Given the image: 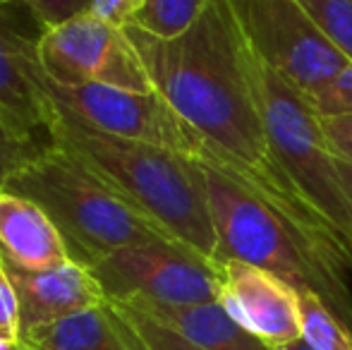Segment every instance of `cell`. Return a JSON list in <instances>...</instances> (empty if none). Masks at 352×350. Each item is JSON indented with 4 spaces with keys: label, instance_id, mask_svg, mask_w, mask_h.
Returning a JSON list of instances; mask_svg holds the SVG:
<instances>
[{
    "label": "cell",
    "instance_id": "29",
    "mask_svg": "<svg viewBox=\"0 0 352 350\" xmlns=\"http://www.w3.org/2000/svg\"><path fill=\"white\" fill-rule=\"evenodd\" d=\"M0 3H8V0H0Z\"/></svg>",
    "mask_w": 352,
    "mask_h": 350
},
{
    "label": "cell",
    "instance_id": "11",
    "mask_svg": "<svg viewBox=\"0 0 352 350\" xmlns=\"http://www.w3.org/2000/svg\"><path fill=\"white\" fill-rule=\"evenodd\" d=\"M41 27L22 0L0 3V116L24 140H48L43 98L27 70Z\"/></svg>",
    "mask_w": 352,
    "mask_h": 350
},
{
    "label": "cell",
    "instance_id": "18",
    "mask_svg": "<svg viewBox=\"0 0 352 350\" xmlns=\"http://www.w3.org/2000/svg\"><path fill=\"white\" fill-rule=\"evenodd\" d=\"M206 5L209 0H144L130 27L158 39H175L201 17Z\"/></svg>",
    "mask_w": 352,
    "mask_h": 350
},
{
    "label": "cell",
    "instance_id": "25",
    "mask_svg": "<svg viewBox=\"0 0 352 350\" xmlns=\"http://www.w3.org/2000/svg\"><path fill=\"white\" fill-rule=\"evenodd\" d=\"M144 0H91L89 14L101 22L116 24V27H130L137 17Z\"/></svg>",
    "mask_w": 352,
    "mask_h": 350
},
{
    "label": "cell",
    "instance_id": "24",
    "mask_svg": "<svg viewBox=\"0 0 352 350\" xmlns=\"http://www.w3.org/2000/svg\"><path fill=\"white\" fill-rule=\"evenodd\" d=\"M0 333L22 343V327H19V303L14 288L8 278V271L0 259Z\"/></svg>",
    "mask_w": 352,
    "mask_h": 350
},
{
    "label": "cell",
    "instance_id": "21",
    "mask_svg": "<svg viewBox=\"0 0 352 350\" xmlns=\"http://www.w3.org/2000/svg\"><path fill=\"white\" fill-rule=\"evenodd\" d=\"M309 103L316 116L321 118L352 113V61Z\"/></svg>",
    "mask_w": 352,
    "mask_h": 350
},
{
    "label": "cell",
    "instance_id": "23",
    "mask_svg": "<svg viewBox=\"0 0 352 350\" xmlns=\"http://www.w3.org/2000/svg\"><path fill=\"white\" fill-rule=\"evenodd\" d=\"M319 125L324 132L326 142H329L331 151L338 159L348 161L352 166V113L345 116H319Z\"/></svg>",
    "mask_w": 352,
    "mask_h": 350
},
{
    "label": "cell",
    "instance_id": "22",
    "mask_svg": "<svg viewBox=\"0 0 352 350\" xmlns=\"http://www.w3.org/2000/svg\"><path fill=\"white\" fill-rule=\"evenodd\" d=\"M41 29L58 27L67 19L89 14L91 0H22Z\"/></svg>",
    "mask_w": 352,
    "mask_h": 350
},
{
    "label": "cell",
    "instance_id": "3",
    "mask_svg": "<svg viewBox=\"0 0 352 350\" xmlns=\"http://www.w3.org/2000/svg\"><path fill=\"white\" fill-rule=\"evenodd\" d=\"M216 230V264L237 259L271 271L295 290L314 293L352 329V293L345 259L300 230L278 209L230 175L199 161Z\"/></svg>",
    "mask_w": 352,
    "mask_h": 350
},
{
    "label": "cell",
    "instance_id": "1",
    "mask_svg": "<svg viewBox=\"0 0 352 350\" xmlns=\"http://www.w3.org/2000/svg\"><path fill=\"white\" fill-rule=\"evenodd\" d=\"M125 32L140 51L153 89L201 140L204 151L197 161L230 175L345 259L324 216L276 154L245 39L228 0H209L201 17L175 39L151 36L137 27H125Z\"/></svg>",
    "mask_w": 352,
    "mask_h": 350
},
{
    "label": "cell",
    "instance_id": "2",
    "mask_svg": "<svg viewBox=\"0 0 352 350\" xmlns=\"http://www.w3.org/2000/svg\"><path fill=\"white\" fill-rule=\"evenodd\" d=\"M41 98L46 135L53 144L135 201L177 243L216 262V230L199 161L146 142L108 135L43 94Z\"/></svg>",
    "mask_w": 352,
    "mask_h": 350
},
{
    "label": "cell",
    "instance_id": "6",
    "mask_svg": "<svg viewBox=\"0 0 352 350\" xmlns=\"http://www.w3.org/2000/svg\"><path fill=\"white\" fill-rule=\"evenodd\" d=\"M27 70L34 87L43 96L72 111L79 120L96 130L122 140L163 146L192 159H199L204 151L197 132L173 111V106L158 91L140 94L106 85H58L38 65L36 43L27 56Z\"/></svg>",
    "mask_w": 352,
    "mask_h": 350
},
{
    "label": "cell",
    "instance_id": "5",
    "mask_svg": "<svg viewBox=\"0 0 352 350\" xmlns=\"http://www.w3.org/2000/svg\"><path fill=\"white\" fill-rule=\"evenodd\" d=\"M247 46V43H245ZM252 80L280 164L319 209L352 269V199L311 103L247 46Z\"/></svg>",
    "mask_w": 352,
    "mask_h": 350
},
{
    "label": "cell",
    "instance_id": "14",
    "mask_svg": "<svg viewBox=\"0 0 352 350\" xmlns=\"http://www.w3.org/2000/svg\"><path fill=\"white\" fill-rule=\"evenodd\" d=\"M127 305L142 309L156 322L166 324L204 350H276L245 327L235 322L218 303L199 305H166L148 300H127Z\"/></svg>",
    "mask_w": 352,
    "mask_h": 350
},
{
    "label": "cell",
    "instance_id": "17",
    "mask_svg": "<svg viewBox=\"0 0 352 350\" xmlns=\"http://www.w3.org/2000/svg\"><path fill=\"white\" fill-rule=\"evenodd\" d=\"M300 293V327L302 338L314 350H352V329L319 295Z\"/></svg>",
    "mask_w": 352,
    "mask_h": 350
},
{
    "label": "cell",
    "instance_id": "8",
    "mask_svg": "<svg viewBox=\"0 0 352 350\" xmlns=\"http://www.w3.org/2000/svg\"><path fill=\"white\" fill-rule=\"evenodd\" d=\"M106 300H148L166 305L216 303L221 293V264L177 243L122 248L94 262Z\"/></svg>",
    "mask_w": 352,
    "mask_h": 350
},
{
    "label": "cell",
    "instance_id": "7",
    "mask_svg": "<svg viewBox=\"0 0 352 350\" xmlns=\"http://www.w3.org/2000/svg\"><path fill=\"white\" fill-rule=\"evenodd\" d=\"M245 43L307 101L348 65L297 0H228Z\"/></svg>",
    "mask_w": 352,
    "mask_h": 350
},
{
    "label": "cell",
    "instance_id": "26",
    "mask_svg": "<svg viewBox=\"0 0 352 350\" xmlns=\"http://www.w3.org/2000/svg\"><path fill=\"white\" fill-rule=\"evenodd\" d=\"M336 164H338L340 177H343V185H345V190H348V195H350V199H352V166L348 164V161L338 159V156H336Z\"/></svg>",
    "mask_w": 352,
    "mask_h": 350
},
{
    "label": "cell",
    "instance_id": "16",
    "mask_svg": "<svg viewBox=\"0 0 352 350\" xmlns=\"http://www.w3.org/2000/svg\"><path fill=\"white\" fill-rule=\"evenodd\" d=\"M106 305L130 350H204L132 305L116 300H106Z\"/></svg>",
    "mask_w": 352,
    "mask_h": 350
},
{
    "label": "cell",
    "instance_id": "10",
    "mask_svg": "<svg viewBox=\"0 0 352 350\" xmlns=\"http://www.w3.org/2000/svg\"><path fill=\"white\" fill-rule=\"evenodd\" d=\"M218 303L240 327L271 348L302 338L300 293L271 271L237 259L221 262Z\"/></svg>",
    "mask_w": 352,
    "mask_h": 350
},
{
    "label": "cell",
    "instance_id": "19",
    "mask_svg": "<svg viewBox=\"0 0 352 350\" xmlns=\"http://www.w3.org/2000/svg\"><path fill=\"white\" fill-rule=\"evenodd\" d=\"M326 39L352 61V0H297Z\"/></svg>",
    "mask_w": 352,
    "mask_h": 350
},
{
    "label": "cell",
    "instance_id": "28",
    "mask_svg": "<svg viewBox=\"0 0 352 350\" xmlns=\"http://www.w3.org/2000/svg\"><path fill=\"white\" fill-rule=\"evenodd\" d=\"M0 350H27L22 346V343H17L14 338H8L0 333Z\"/></svg>",
    "mask_w": 352,
    "mask_h": 350
},
{
    "label": "cell",
    "instance_id": "12",
    "mask_svg": "<svg viewBox=\"0 0 352 350\" xmlns=\"http://www.w3.org/2000/svg\"><path fill=\"white\" fill-rule=\"evenodd\" d=\"M3 266L19 303L22 338L43 324L58 322L74 312L106 303V295H103L96 276L87 264L77 262V259L38 271L19 269L5 259Z\"/></svg>",
    "mask_w": 352,
    "mask_h": 350
},
{
    "label": "cell",
    "instance_id": "15",
    "mask_svg": "<svg viewBox=\"0 0 352 350\" xmlns=\"http://www.w3.org/2000/svg\"><path fill=\"white\" fill-rule=\"evenodd\" d=\"M22 346L27 350H130L106 303L34 329L22 338Z\"/></svg>",
    "mask_w": 352,
    "mask_h": 350
},
{
    "label": "cell",
    "instance_id": "27",
    "mask_svg": "<svg viewBox=\"0 0 352 350\" xmlns=\"http://www.w3.org/2000/svg\"><path fill=\"white\" fill-rule=\"evenodd\" d=\"M276 350H314L309 346V343L305 341V338H297V341H290V343H283Z\"/></svg>",
    "mask_w": 352,
    "mask_h": 350
},
{
    "label": "cell",
    "instance_id": "9",
    "mask_svg": "<svg viewBox=\"0 0 352 350\" xmlns=\"http://www.w3.org/2000/svg\"><path fill=\"white\" fill-rule=\"evenodd\" d=\"M36 58L58 85H106L130 91H156L140 51L116 24L91 14L41 29Z\"/></svg>",
    "mask_w": 352,
    "mask_h": 350
},
{
    "label": "cell",
    "instance_id": "13",
    "mask_svg": "<svg viewBox=\"0 0 352 350\" xmlns=\"http://www.w3.org/2000/svg\"><path fill=\"white\" fill-rule=\"evenodd\" d=\"M0 257L19 269L38 271L70 262L72 254L56 221L22 195L0 192Z\"/></svg>",
    "mask_w": 352,
    "mask_h": 350
},
{
    "label": "cell",
    "instance_id": "20",
    "mask_svg": "<svg viewBox=\"0 0 352 350\" xmlns=\"http://www.w3.org/2000/svg\"><path fill=\"white\" fill-rule=\"evenodd\" d=\"M46 142L48 140H24L0 116V192L5 190L10 177L43 149Z\"/></svg>",
    "mask_w": 352,
    "mask_h": 350
},
{
    "label": "cell",
    "instance_id": "4",
    "mask_svg": "<svg viewBox=\"0 0 352 350\" xmlns=\"http://www.w3.org/2000/svg\"><path fill=\"white\" fill-rule=\"evenodd\" d=\"M5 190L36 201L65 235L72 259L87 266L122 248L177 243L135 201L51 140Z\"/></svg>",
    "mask_w": 352,
    "mask_h": 350
}]
</instances>
